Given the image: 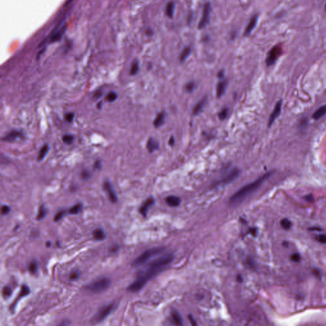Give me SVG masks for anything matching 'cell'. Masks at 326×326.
<instances>
[{
	"mask_svg": "<svg viewBox=\"0 0 326 326\" xmlns=\"http://www.w3.org/2000/svg\"><path fill=\"white\" fill-rule=\"evenodd\" d=\"M174 10H175V3L173 1H170L167 4L166 7V14L169 18H172L173 17V14H174Z\"/></svg>",
	"mask_w": 326,
	"mask_h": 326,
	"instance_id": "603a6c76",
	"label": "cell"
},
{
	"mask_svg": "<svg viewBox=\"0 0 326 326\" xmlns=\"http://www.w3.org/2000/svg\"><path fill=\"white\" fill-rule=\"evenodd\" d=\"M227 86V82L226 80H222L221 81H220L217 86V96L218 98H221V97L224 94V92L226 91V87Z\"/></svg>",
	"mask_w": 326,
	"mask_h": 326,
	"instance_id": "2e32d148",
	"label": "cell"
},
{
	"mask_svg": "<svg viewBox=\"0 0 326 326\" xmlns=\"http://www.w3.org/2000/svg\"><path fill=\"white\" fill-rule=\"evenodd\" d=\"M224 71H222V70L220 71L219 72V73H218V77H219V78L222 79L223 77H224Z\"/></svg>",
	"mask_w": 326,
	"mask_h": 326,
	"instance_id": "bcb514c9",
	"label": "cell"
},
{
	"mask_svg": "<svg viewBox=\"0 0 326 326\" xmlns=\"http://www.w3.org/2000/svg\"><path fill=\"white\" fill-rule=\"evenodd\" d=\"M81 177L83 180H88L91 178V173L87 170H83L81 173Z\"/></svg>",
	"mask_w": 326,
	"mask_h": 326,
	"instance_id": "ab89813d",
	"label": "cell"
},
{
	"mask_svg": "<svg viewBox=\"0 0 326 326\" xmlns=\"http://www.w3.org/2000/svg\"><path fill=\"white\" fill-rule=\"evenodd\" d=\"M50 244H51V243H50V242L46 243V246H47V247H50Z\"/></svg>",
	"mask_w": 326,
	"mask_h": 326,
	"instance_id": "f5cc1de1",
	"label": "cell"
},
{
	"mask_svg": "<svg viewBox=\"0 0 326 326\" xmlns=\"http://www.w3.org/2000/svg\"><path fill=\"white\" fill-rule=\"evenodd\" d=\"M318 240L321 243H326V236L325 235H320L318 236Z\"/></svg>",
	"mask_w": 326,
	"mask_h": 326,
	"instance_id": "7bdbcfd3",
	"label": "cell"
},
{
	"mask_svg": "<svg viewBox=\"0 0 326 326\" xmlns=\"http://www.w3.org/2000/svg\"><path fill=\"white\" fill-rule=\"evenodd\" d=\"M154 203H155V200L152 197L147 199V200L143 203V204L142 205L140 208H139V212L141 213L142 215L146 216L149 209L154 205Z\"/></svg>",
	"mask_w": 326,
	"mask_h": 326,
	"instance_id": "7c38bea8",
	"label": "cell"
},
{
	"mask_svg": "<svg viewBox=\"0 0 326 326\" xmlns=\"http://www.w3.org/2000/svg\"><path fill=\"white\" fill-rule=\"evenodd\" d=\"M101 104H102V102H101V101H100V102H99V103H98V105H97V108H99V109H101V106H102V105H101Z\"/></svg>",
	"mask_w": 326,
	"mask_h": 326,
	"instance_id": "816d5d0a",
	"label": "cell"
},
{
	"mask_svg": "<svg viewBox=\"0 0 326 326\" xmlns=\"http://www.w3.org/2000/svg\"><path fill=\"white\" fill-rule=\"evenodd\" d=\"M29 293H30V289H29V288L27 285H23L22 288H21L20 295L21 296V297H24V296H26L28 294H29Z\"/></svg>",
	"mask_w": 326,
	"mask_h": 326,
	"instance_id": "d590c367",
	"label": "cell"
},
{
	"mask_svg": "<svg viewBox=\"0 0 326 326\" xmlns=\"http://www.w3.org/2000/svg\"><path fill=\"white\" fill-rule=\"evenodd\" d=\"M114 307H115V304L113 303H110L101 307L94 315V318H93V321L95 322L96 323H98L103 321L110 314L111 312L113 311Z\"/></svg>",
	"mask_w": 326,
	"mask_h": 326,
	"instance_id": "5b68a950",
	"label": "cell"
},
{
	"mask_svg": "<svg viewBox=\"0 0 326 326\" xmlns=\"http://www.w3.org/2000/svg\"><path fill=\"white\" fill-rule=\"evenodd\" d=\"M163 248L160 247L148 249L146 251L143 252L140 256H139L136 259H135L132 265L134 267H138V266H142L151 259L152 258L163 252Z\"/></svg>",
	"mask_w": 326,
	"mask_h": 326,
	"instance_id": "3957f363",
	"label": "cell"
},
{
	"mask_svg": "<svg viewBox=\"0 0 326 326\" xmlns=\"http://www.w3.org/2000/svg\"><path fill=\"white\" fill-rule=\"evenodd\" d=\"M173 255L171 253L159 256L146 265L138 274L135 280L128 288L131 293L140 290L147 283L170 264L173 260Z\"/></svg>",
	"mask_w": 326,
	"mask_h": 326,
	"instance_id": "6da1fadb",
	"label": "cell"
},
{
	"mask_svg": "<svg viewBox=\"0 0 326 326\" xmlns=\"http://www.w3.org/2000/svg\"><path fill=\"white\" fill-rule=\"evenodd\" d=\"M101 168V162L99 160H96V161L94 164V170H100Z\"/></svg>",
	"mask_w": 326,
	"mask_h": 326,
	"instance_id": "ee69618b",
	"label": "cell"
},
{
	"mask_svg": "<svg viewBox=\"0 0 326 326\" xmlns=\"http://www.w3.org/2000/svg\"><path fill=\"white\" fill-rule=\"evenodd\" d=\"M74 136L72 134H66L62 137V141L66 145H70L74 140Z\"/></svg>",
	"mask_w": 326,
	"mask_h": 326,
	"instance_id": "f546056e",
	"label": "cell"
},
{
	"mask_svg": "<svg viewBox=\"0 0 326 326\" xmlns=\"http://www.w3.org/2000/svg\"><path fill=\"white\" fill-rule=\"evenodd\" d=\"M171 317H172L173 322H174L175 324H176V325H182V317H180V314L177 311H175V312L172 313Z\"/></svg>",
	"mask_w": 326,
	"mask_h": 326,
	"instance_id": "484cf974",
	"label": "cell"
},
{
	"mask_svg": "<svg viewBox=\"0 0 326 326\" xmlns=\"http://www.w3.org/2000/svg\"><path fill=\"white\" fill-rule=\"evenodd\" d=\"M305 198H306V200L307 201H310V202H311V201H313V197H312V196H311V195H308V196H306Z\"/></svg>",
	"mask_w": 326,
	"mask_h": 326,
	"instance_id": "681fc988",
	"label": "cell"
},
{
	"mask_svg": "<svg viewBox=\"0 0 326 326\" xmlns=\"http://www.w3.org/2000/svg\"><path fill=\"white\" fill-rule=\"evenodd\" d=\"M29 270L31 273L35 274L38 270V264L36 261H31L29 265Z\"/></svg>",
	"mask_w": 326,
	"mask_h": 326,
	"instance_id": "4dcf8cb0",
	"label": "cell"
},
{
	"mask_svg": "<svg viewBox=\"0 0 326 326\" xmlns=\"http://www.w3.org/2000/svg\"><path fill=\"white\" fill-rule=\"evenodd\" d=\"M194 89H195V83L194 82L190 81L185 84V89L187 92H191L194 91Z\"/></svg>",
	"mask_w": 326,
	"mask_h": 326,
	"instance_id": "836d02e7",
	"label": "cell"
},
{
	"mask_svg": "<svg viewBox=\"0 0 326 326\" xmlns=\"http://www.w3.org/2000/svg\"><path fill=\"white\" fill-rule=\"evenodd\" d=\"M326 114V105L322 106V107L319 108L315 112L313 113V117L315 120H318L321 117H322L324 115Z\"/></svg>",
	"mask_w": 326,
	"mask_h": 326,
	"instance_id": "7402d4cb",
	"label": "cell"
},
{
	"mask_svg": "<svg viewBox=\"0 0 326 326\" xmlns=\"http://www.w3.org/2000/svg\"><path fill=\"white\" fill-rule=\"evenodd\" d=\"M117 250H118V247H117V246H115V247H112V248H111V251H112V252H117Z\"/></svg>",
	"mask_w": 326,
	"mask_h": 326,
	"instance_id": "f907efd6",
	"label": "cell"
},
{
	"mask_svg": "<svg viewBox=\"0 0 326 326\" xmlns=\"http://www.w3.org/2000/svg\"><path fill=\"white\" fill-rule=\"evenodd\" d=\"M165 122V114L163 112L159 113L155 117L154 121V126L155 128H159Z\"/></svg>",
	"mask_w": 326,
	"mask_h": 326,
	"instance_id": "d6986e66",
	"label": "cell"
},
{
	"mask_svg": "<svg viewBox=\"0 0 326 326\" xmlns=\"http://www.w3.org/2000/svg\"><path fill=\"white\" fill-rule=\"evenodd\" d=\"M111 285L110 279L107 277L101 278L89 284L86 289L92 293H99L107 290Z\"/></svg>",
	"mask_w": 326,
	"mask_h": 326,
	"instance_id": "277c9868",
	"label": "cell"
},
{
	"mask_svg": "<svg viewBox=\"0 0 326 326\" xmlns=\"http://www.w3.org/2000/svg\"><path fill=\"white\" fill-rule=\"evenodd\" d=\"M103 189L108 194V198L110 201L113 203H116L118 201L117 196L115 190L113 189L112 184L109 181H105L103 184Z\"/></svg>",
	"mask_w": 326,
	"mask_h": 326,
	"instance_id": "9c48e42d",
	"label": "cell"
},
{
	"mask_svg": "<svg viewBox=\"0 0 326 326\" xmlns=\"http://www.w3.org/2000/svg\"><path fill=\"white\" fill-rule=\"evenodd\" d=\"M117 94L114 91H110V92H108L107 97H106V99H107V101L110 103L115 101L117 99Z\"/></svg>",
	"mask_w": 326,
	"mask_h": 326,
	"instance_id": "f1b7e54d",
	"label": "cell"
},
{
	"mask_svg": "<svg viewBox=\"0 0 326 326\" xmlns=\"http://www.w3.org/2000/svg\"><path fill=\"white\" fill-rule=\"evenodd\" d=\"M280 224L282 227L285 230L289 229L291 227V222L289 220H288L287 219H282L280 222Z\"/></svg>",
	"mask_w": 326,
	"mask_h": 326,
	"instance_id": "1f68e13d",
	"label": "cell"
},
{
	"mask_svg": "<svg viewBox=\"0 0 326 326\" xmlns=\"http://www.w3.org/2000/svg\"><path fill=\"white\" fill-rule=\"evenodd\" d=\"M313 274H314L315 275V276H317V277H320V272H319V270H317V269H314V270H313Z\"/></svg>",
	"mask_w": 326,
	"mask_h": 326,
	"instance_id": "7dc6e473",
	"label": "cell"
},
{
	"mask_svg": "<svg viewBox=\"0 0 326 326\" xmlns=\"http://www.w3.org/2000/svg\"><path fill=\"white\" fill-rule=\"evenodd\" d=\"M207 102V97H204L202 98L200 101H199L194 106L192 110V114L194 115H197L199 113H200L203 108H205V105Z\"/></svg>",
	"mask_w": 326,
	"mask_h": 326,
	"instance_id": "9a60e30c",
	"label": "cell"
},
{
	"mask_svg": "<svg viewBox=\"0 0 326 326\" xmlns=\"http://www.w3.org/2000/svg\"><path fill=\"white\" fill-rule=\"evenodd\" d=\"M190 52H191V49H190V46L185 47L182 50V53L180 54V56L179 57L180 61L181 62H184L189 56Z\"/></svg>",
	"mask_w": 326,
	"mask_h": 326,
	"instance_id": "cb8c5ba5",
	"label": "cell"
},
{
	"mask_svg": "<svg viewBox=\"0 0 326 326\" xmlns=\"http://www.w3.org/2000/svg\"><path fill=\"white\" fill-rule=\"evenodd\" d=\"M228 113H229V110L228 108H223L222 110L218 114V116H219V118L221 119V121H223L224 119H226V117H227L228 115Z\"/></svg>",
	"mask_w": 326,
	"mask_h": 326,
	"instance_id": "d6a6232c",
	"label": "cell"
},
{
	"mask_svg": "<svg viewBox=\"0 0 326 326\" xmlns=\"http://www.w3.org/2000/svg\"><path fill=\"white\" fill-rule=\"evenodd\" d=\"M211 11V8L210 3H206L205 4L203 7V15L198 25L199 29H203L208 24L210 18V13Z\"/></svg>",
	"mask_w": 326,
	"mask_h": 326,
	"instance_id": "52a82bcc",
	"label": "cell"
},
{
	"mask_svg": "<svg viewBox=\"0 0 326 326\" xmlns=\"http://www.w3.org/2000/svg\"><path fill=\"white\" fill-rule=\"evenodd\" d=\"M257 20H258V15H254L250 19L248 24H247L246 28H245V32H244V35L245 36H247L252 33V31H253V29L255 28V27L256 26L257 23Z\"/></svg>",
	"mask_w": 326,
	"mask_h": 326,
	"instance_id": "4fadbf2b",
	"label": "cell"
},
{
	"mask_svg": "<svg viewBox=\"0 0 326 326\" xmlns=\"http://www.w3.org/2000/svg\"><path fill=\"white\" fill-rule=\"evenodd\" d=\"M139 66L138 61L136 60L134 61L131 66L130 75H136L138 73V72L139 71Z\"/></svg>",
	"mask_w": 326,
	"mask_h": 326,
	"instance_id": "d4e9b609",
	"label": "cell"
},
{
	"mask_svg": "<svg viewBox=\"0 0 326 326\" xmlns=\"http://www.w3.org/2000/svg\"><path fill=\"white\" fill-rule=\"evenodd\" d=\"M80 272H78V271L76 270V271H74V272H71V273L70 274V279L71 280H77V279L79 278L80 277Z\"/></svg>",
	"mask_w": 326,
	"mask_h": 326,
	"instance_id": "8d00e7d4",
	"label": "cell"
},
{
	"mask_svg": "<svg viewBox=\"0 0 326 326\" xmlns=\"http://www.w3.org/2000/svg\"><path fill=\"white\" fill-rule=\"evenodd\" d=\"M74 117H75L74 113H71V112H69V113H68L66 114L65 120L66 121V122H69V123H71V122L73 121Z\"/></svg>",
	"mask_w": 326,
	"mask_h": 326,
	"instance_id": "f35d334b",
	"label": "cell"
},
{
	"mask_svg": "<svg viewBox=\"0 0 326 326\" xmlns=\"http://www.w3.org/2000/svg\"><path fill=\"white\" fill-rule=\"evenodd\" d=\"M272 172L266 173V174L259 178L256 181L253 182L249 184H247L242 188H241L231 197L229 200L230 202L231 203H238L243 201L250 194H251L252 192L256 191L262 184V183L272 175Z\"/></svg>",
	"mask_w": 326,
	"mask_h": 326,
	"instance_id": "7a4b0ae2",
	"label": "cell"
},
{
	"mask_svg": "<svg viewBox=\"0 0 326 326\" xmlns=\"http://www.w3.org/2000/svg\"><path fill=\"white\" fill-rule=\"evenodd\" d=\"M290 259L293 262H298L301 259V256H299V253H294L293 255H292Z\"/></svg>",
	"mask_w": 326,
	"mask_h": 326,
	"instance_id": "60d3db41",
	"label": "cell"
},
{
	"mask_svg": "<svg viewBox=\"0 0 326 326\" xmlns=\"http://www.w3.org/2000/svg\"><path fill=\"white\" fill-rule=\"evenodd\" d=\"M92 236L93 238L98 241L103 240L106 238L105 232L101 229H96L92 232Z\"/></svg>",
	"mask_w": 326,
	"mask_h": 326,
	"instance_id": "ffe728a7",
	"label": "cell"
},
{
	"mask_svg": "<svg viewBox=\"0 0 326 326\" xmlns=\"http://www.w3.org/2000/svg\"><path fill=\"white\" fill-rule=\"evenodd\" d=\"M10 209L9 207L7 205H3L1 207V214L2 215H7V213H9Z\"/></svg>",
	"mask_w": 326,
	"mask_h": 326,
	"instance_id": "b9f144b4",
	"label": "cell"
},
{
	"mask_svg": "<svg viewBox=\"0 0 326 326\" xmlns=\"http://www.w3.org/2000/svg\"><path fill=\"white\" fill-rule=\"evenodd\" d=\"M282 53V48L280 46H275L273 48L270 50L269 52L267 57L266 59V65L268 66H272L274 64V62L277 61L278 58L280 57Z\"/></svg>",
	"mask_w": 326,
	"mask_h": 326,
	"instance_id": "8992f818",
	"label": "cell"
},
{
	"mask_svg": "<svg viewBox=\"0 0 326 326\" xmlns=\"http://www.w3.org/2000/svg\"><path fill=\"white\" fill-rule=\"evenodd\" d=\"M147 148L150 152H154V151L159 149V144L155 139L150 138L147 143Z\"/></svg>",
	"mask_w": 326,
	"mask_h": 326,
	"instance_id": "e0dca14e",
	"label": "cell"
},
{
	"mask_svg": "<svg viewBox=\"0 0 326 326\" xmlns=\"http://www.w3.org/2000/svg\"><path fill=\"white\" fill-rule=\"evenodd\" d=\"M65 26H62H62L57 28L56 30H55L50 36V39H49L50 42L52 43V42H55L56 41H58L59 40H60V38L62 37V35L64 34L65 31Z\"/></svg>",
	"mask_w": 326,
	"mask_h": 326,
	"instance_id": "5bb4252c",
	"label": "cell"
},
{
	"mask_svg": "<svg viewBox=\"0 0 326 326\" xmlns=\"http://www.w3.org/2000/svg\"><path fill=\"white\" fill-rule=\"evenodd\" d=\"M102 94H103L102 91H101V90H98V91H96V92L94 94V96H93V97H94V98L98 99V98H100V97L101 96V95H102Z\"/></svg>",
	"mask_w": 326,
	"mask_h": 326,
	"instance_id": "f6af8a7d",
	"label": "cell"
},
{
	"mask_svg": "<svg viewBox=\"0 0 326 326\" xmlns=\"http://www.w3.org/2000/svg\"><path fill=\"white\" fill-rule=\"evenodd\" d=\"M240 174V170L238 168H234L228 173V174L224 177L221 180L217 182L216 185H226L231 183L232 182L235 180L239 176Z\"/></svg>",
	"mask_w": 326,
	"mask_h": 326,
	"instance_id": "ba28073f",
	"label": "cell"
},
{
	"mask_svg": "<svg viewBox=\"0 0 326 326\" xmlns=\"http://www.w3.org/2000/svg\"><path fill=\"white\" fill-rule=\"evenodd\" d=\"M65 213H66V212H65V211H64V210L59 211V212H57V213L56 214V215H55L54 219V221H55V222H58V221H60V220L62 219V217H64L65 215Z\"/></svg>",
	"mask_w": 326,
	"mask_h": 326,
	"instance_id": "e575fe53",
	"label": "cell"
},
{
	"mask_svg": "<svg viewBox=\"0 0 326 326\" xmlns=\"http://www.w3.org/2000/svg\"><path fill=\"white\" fill-rule=\"evenodd\" d=\"M282 101H279L277 103L276 106H275L274 110L273 111L272 114H271V116L269 118V122H268L269 126H271L273 124L275 119H276V118L279 116V115H280V113L281 112V109H282Z\"/></svg>",
	"mask_w": 326,
	"mask_h": 326,
	"instance_id": "8fae6325",
	"label": "cell"
},
{
	"mask_svg": "<svg viewBox=\"0 0 326 326\" xmlns=\"http://www.w3.org/2000/svg\"><path fill=\"white\" fill-rule=\"evenodd\" d=\"M82 205L81 203H78V204L75 205L71 207V208L69 210V213L72 215L78 214L82 211Z\"/></svg>",
	"mask_w": 326,
	"mask_h": 326,
	"instance_id": "4316f807",
	"label": "cell"
},
{
	"mask_svg": "<svg viewBox=\"0 0 326 326\" xmlns=\"http://www.w3.org/2000/svg\"><path fill=\"white\" fill-rule=\"evenodd\" d=\"M46 213H47V210H46V208L44 205H42L41 206H40V208L39 209L38 214V216H37V219L38 220L43 219L46 216Z\"/></svg>",
	"mask_w": 326,
	"mask_h": 326,
	"instance_id": "83f0119b",
	"label": "cell"
},
{
	"mask_svg": "<svg viewBox=\"0 0 326 326\" xmlns=\"http://www.w3.org/2000/svg\"><path fill=\"white\" fill-rule=\"evenodd\" d=\"M49 150V146L48 144H45V145L41 148V149L39 152L38 157V161H41L47 154Z\"/></svg>",
	"mask_w": 326,
	"mask_h": 326,
	"instance_id": "44dd1931",
	"label": "cell"
},
{
	"mask_svg": "<svg viewBox=\"0 0 326 326\" xmlns=\"http://www.w3.org/2000/svg\"><path fill=\"white\" fill-rule=\"evenodd\" d=\"M3 294L5 298H8L12 294V289L9 287H5L3 289Z\"/></svg>",
	"mask_w": 326,
	"mask_h": 326,
	"instance_id": "74e56055",
	"label": "cell"
},
{
	"mask_svg": "<svg viewBox=\"0 0 326 326\" xmlns=\"http://www.w3.org/2000/svg\"><path fill=\"white\" fill-rule=\"evenodd\" d=\"M166 203L167 205L171 207L178 206L180 204V200L179 197H176L175 196H170L166 198Z\"/></svg>",
	"mask_w": 326,
	"mask_h": 326,
	"instance_id": "ac0fdd59",
	"label": "cell"
},
{
	"mask_svg": "<svg viewBox=\"0 0 326 326\" xmlns=\"http://www.w3.org/2000/svg\"><path fill=\"white\" fill-rule=\"evenodd\" d=\"M71 1H73V0H67V4H69L70 3H71Z\"/></svg>",
	"mask_w": 326,
	"mask_h": 326,
	"instance_id": "db71d44e",
	"label": "cell"
},
{
	"mask_svg": "<svg viewBox=\"0 0 326 326\" xmlns=\"http://www.w3.org/2000/svg\"><path fill=\"white\" fill-rule=\"evenodd\" d=\"M325 10H326V3H325Z\"/></svg>",
	"mask_w": 326,
	"mask_h": 326,
	"instance_id": "11a10c76",
	"label": "cell"
},
{
	"mask_svg": "<svg viewBox=\"0 0 326 326\" xmlns=\"http://www.w3.org/2000/svg\"><path fill=\"white\" fill-rule=\"evenodd\" d=\"M24 135V134L22 132V131H17V130H13L8 133V134H7L5 136L2 138V140L7 142H15L17 139H20L21 138L23 137Z\"/></svg>",
	"mask_w": 326,
	"mask_h": 326,
	"instance_id": "30bf717a",
	"label": "cell"
},
{
	"mask_svg": "<svg viewBox=\"0 0 326 326\" xmlns=\"http://www.w3.org/2000/svg\"><path fill=\"white\" fill-rule=\"evenodd\" d=\"M169 144H170V145H171V146H173V145H174V144H175V139H174V138H173V137H171V138H170V140H169Z\"/></svg>",
	"mask_w": 326,
	"mask_h": 326,
	"instance_id": "c3c4849f",
	"label": "cell"
}]
</instances>
